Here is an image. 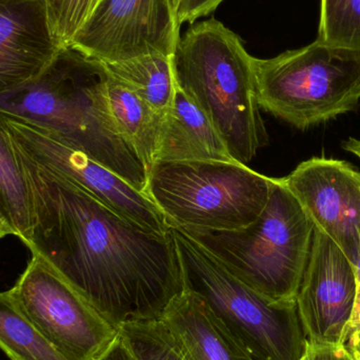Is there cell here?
Segmentation results:
<instances>
[{
	"label": "cell",
	"mask_w": 360,
	"mask_h": 360,
	"mask_svg": "<svg viewBox=\"0 0 360 360\" xmlns=\"http://www.w3.org/2000/svg\"><path fill=\"white\" fill-rule=\"evenodd\" d=\"M97 360H136L133 356L132 353L124 346L122 338H118L114 340L113 344L105 350V352L101 355Z\"/></svg>",
	"instance_id": "cell-25"
},
{
	"label": "cell",
	"mask_w": 360,
	"mask_h": 360,
	"mask_svg": "<svg viewBox=\"0 0 360 360\" xmlns=\"http://www.w3.org/2000/svg\"><path fill=\"white\" fill-rule=\"evenodd\" d=\"M0 349L11 360H68L21 312L8 292H0Z\"/></svg>",
	"instance_id": "cell-19"
},
{
	"label": "cell",
	"mask_w": 360,
	"mask_h": 360,
	"mask_svg": "<svg viewBox=\"0 0 360 360\" xmlns=\"http://www.w3.org/2000/svg\"><path fill=\"white\" fill-rule=\"evenodd\" d=\"M108 79L101 61L61 46L37 77L0 95V111L46 129L145 193L149 173L114 122Z\"/></svg>",
	"instance_id": "cell-2"
},
{
	"label": "cell",
	"mask_w": 360,
	"mask_h": 360,
	"mask_svg": "<svg viewBox=\"0 0 360 360\" xmlns=\"http://www.w3.org/2000/svg\"><path fill=\"white\" fill-rule=\"evenodd\" d=\"M0 216L14 236L29 245L32 207L29 188L12 141L0 116Z\"/></svg>",
	"instance_id": "cell-18"
},
{
	"label": "cell",
	"mask_w": 360,
	"mask_h": 360,
	"mask_svg": "<svg viewBox=\"0 0 360 360\" xmlns=\"http://www.w3.org/2000/svg\"><path fill=\"white\" fill-rule=\"evenodd\" d=\"M316 40L360 53V0H321Z\"/></svg>",
	"instance_id": "cell-21"
},
{
	"label": "cell",
	"mask_w": 360,
	"mask_h": 360,
	"mask_svg": "<svg viewBox=\"0 0 360 360\" xmlns=\"http://www.w3.org/2000/svg\"><path fill=\"white\" fill-rule=\"evenodd\" d=\"M307 360H356L344 345L309 344Z\"/></svg>",
	"instance_id": "cell-24"
},
{
	"label": "cell",
	"mask_w": 360,
	"mask_h": 360,
	"mask_svg": "<svg viewBox=\"0 0 360 360\" xmlns=\"http://www.w3.org/2000/svg\"><path fill=\"white\" fill-rule=\"evenodd\" d=\"M60 48L46 0H0V95L37 77Z\"/></svg>",
	"instance_id": "cell-13"
},
{
	"label": "cell",
	"mask_w": 360,
	"mask_h": 360,
	"mask_svg": "<svg viewBox=\"0 0 360 360\" xmlns=\"http://www.w3.org/2000/svg\"><path fill=\"white\" fill-rule=\"evenodd\" d=\"M353 356H354V357H355V359H356V360H360V356H359V355H353Z\"/></svg>",
	"instance_id": "cell-31"
},
{
	"label": "cell",
	"mask_w": 360,
	"mask_h": 360,
	"mask_svg": "<svg viewBox=\"0 0 360 360\" xmlns=\"http://www.w3.org/2000/svg\"><path fill=\"white\" fill-rule=\"evenodd\" d=\"M314 228L297 199L281 179H275L264 211L245 228L182 230L258 293L274 302H293L308 264Z\"/></svg>",
	"instance_id": "cell-5"
},
{
	"label": "cell",
	"mask_w": 360,
	"mask_h": 360,
	"mask_svg": "<svg viewBox=\"0 0 360 360\" xmlns=\"http://www.w3.org/2000/svg\"><path fill=\"white\" fill-rule=\"evenodd\" d=\"M354 269L344 252L314 228L308 264L298 289V312L312 345H345L356 304Z\"/></svg>",
	"instance_id": "cell-11"
},
{
	"label": "cell",
	"mask_w": 360,
	"mask_h": 360,
	"mask_svg": "<svg viewBox=\"0 0 360 360\" xmlns=\"http://www.w3.org/2000/svg\"><path fill=\"white\" fill-rule=\"evenodd\" d=\"M353 355L360 356V323L349 334L344 345Z\"/></svg>",
	"instance_id": "cell-27"
},
{
	"label": "cell",
	"mask_w": 360,
	"mask_h": 360,
	"mask_svg": "<svg viewBox=\"0 0 360 360\" xmlns=\"http://www.w3.org/2000/svg\"><path fill=\"white\" fill-rule=\"evenodd\" d=\"M8 235L14 234H13L12 229L6 224V220L0 216V239L4 238Z\"/></svg>",
	"instance_id": "cell-29"
},
{
	"label": "cell",
	"mask_w": 360,
	"mask_h": 360,
	"mask_svg": "<svg viewBox=\"0 0 360 360\" xmlns=\"http://www.w3.org/2000/svg\"><path fill=\"white\" fill-rule=\"evenodd\" d=\"M108 73L132 90L162 114L170 109L174 98L173 56L149 54L118 63H103Z\"/></svg>",
	"instance_id": "cell-17"
},
{
	"label": "cell",
	"mask_w": 360,
	"mask_h": 360,
	"mask_svg": "<svg viewBox=\"0 0 360 360\" xmlns=\"http://www.w3.org/2000/svg\"><path fill=\"white\" fill-rule=\"evenodd\" d=\"M8 293L68 360H97L118 338V330L35 254Z\"/></svg>",
	"instance_id": "cell-8"
},
{
	"label": "cell",
	"mask_w": 360,
	"mask_h": 360,
	"mask_svg": "<svg viewBox=\"0 0 360 360\" xmlns=\"http://www.w3.org/2000/svg\"><path fill=\"white\" fill-rule=\"evenodd\" d=\"M118 335L136 360H190L162 321L126 323Z\"/></svg>",
	"instance_id": "cell-20"
},
{
	"label": "cell",
	"mask_w": 360,
	"mask_h": 360,
	"mask_svg": "<svg viewBox=\"0 0 360 360\" xmlns=\"http://www.w3.org/2000/svg\"><path fill=\"white\" fill-rule=\"evenodd\" d=\"M353 269H354L355 278H356L357 297L356 304H355L354 315H353L352 323H351L350 330H349L348 335L360 323V248L359 257H357L356 262H355L354 266H353ZM347 338H348V336H347Z\"/></svg>",
	"instance_id": "cell-26"
},
{
	"label": "cell",
	"mask_w": 360,
	"mask_h": 360,
	"mask_svg": "<svg viewBox=\"0 0 360 360\" xmlns=\"http://www.w3.org/2000/svg\"><path fill=\"white\" fill-rule=\"evenodd\" d=\"M302 360H307V355L306 356L304 357V359H302Z\"/></svg>",
	"instance_id": "cell-32"
},
{
	"label": "cell",
	"mask_w": 360,
	"mask_h": 360,
	"mask_svg": "<svg viewBox=\"0 0 360 360\" xmlns=\"http://www.w3.org/2000/svg\"><path fill=\"white\" fill-rule=\"evenodd\" d=\"M260 109L300 130L354 111L360 53L315 40L273 58H252Z\"/></svg>",
	"instance_id": "cell-7"
},
{
	"label": "cell",
	"mask_w": 360,
	"mask_h": 360,
	"mask_svg": "<svg viewBox=\"0 0 360 360\" xmlns=\"http://www.w3.org/2000/svg\"><path fill=\"white\" fill-rule=\"evenodd\" d=\"M180 0H170L171 6H172L173 11H174L175 14H176L177 8H179ZM176 16V15H175Z\"/></svg>",
	"instance_id": "cell-30"
},
{
	"label": "cell",
	"mask_w": 360,
	"mask_h": 360,
	"mask_svg": "<svg viewBox=\"0 0 360 360\" xmlns=\"http://www.w3.org/2000/svg\"><path fill=\"white\" fill-rule=\"evenodd\" d=\"M184 289L202 300L216 323L252 360H302L309 340L297 302H274L231 274L182 229L170 226Z\"/></svg>",
	"instance_id": "cell-4"
},
{
	"label": "cell",
	"mask_w": 360,
	"mask_h": 360,
	"mask_svg": "<svg viewBox=\"0 0 360 360\" xmlns=\"http://www.w3.org/2000/svg\"><path fill=\"white\" fill-rule=\"evenodd\" d=\"M99 0H46V12L59 46L71 44Z\"/></svg>",
	"instance_id": "cell-22"
},
{
	"label": "cell",
	"mask_w": 360,
	"mask_h": 360,
	"mask_svg": "<svg viewBox=\"0 0 360 360\" xmlns=\"http://www.w3.org/2000/svg\"><path fill=\"white\" fill-rule=\"evenodd\" d=\"M224 0H180L176 10V20L179 27L188 22L193 25L197 19L207 16L216 10Z\"/></svg>",
	"instance_id": "cell-23"
},
{
	"label": "cell",
	"mask_w": 360,
	"mask_h": 360,
	"mask_svg": "<svg viewBox=\"0 0 360 360\" xmlns=\"http://www.w3.org/2000/svg\"><path fill=\"white\" fill-rule=\"evenodd\" d=\"M274 184L238 162H155L145 194L170 226L235 231L257 219Z\"/></svg>",
	"instance_id": "cell-6"
},
{
	"label": "cell",
	"mask_w": 360,
	"mask_h": 360,
	"mask_svg": "<svg viewBox=\"0 0 360 360\" xmlns=\"http://www.w3.org/2000/svg\"><path fill=\"white\" fill-rule=\"evenodd\" d=\"M107 90L110 111L120 135L136 152L149 173L155 162L156 148L165 114L154 110L110 74Z\"/></svg>",
	"instance_id": "cell-16"
},
{
	"label": "cell",
	"mask_w": 360,
	"mask_h": 360,
	"mask_svg": "<svg viewBox=\"0 0 360 360\" xmlns=\"http://www.w3.org/2000/svg\"><path fill=\"white\" fill-rule=\"evenodd\" d=\"M160 321L190 360H252L219 327L199 296L184 290Z\"/></svg>",
	"instance_id": "cell-15"
},
{
	"label": "cell",
	"mask_w": 360,
	"mask_h": 360,
	"mask_svg": "<svg viewBox=\"0 0 360 360\" xmlns=\"http://www.w3.org/2000/svg\"><path fill=\"white\" fill-rule=\"evenodd\" d=\"M252 58L241 38L215 18L191 25L173 55L177 86L211 120L231 156L243 165L269 141Z\"/></svg>",
	"instance_id": "cell-3"
},
{
	"label": "cell",
	"mask_w": 360,
	"mask_h": 360,
	"mask_svg": "<svg viewBox=\"0 0 360 360\" xmlns=\"http://www.w3.org/2000/svg\"><path fill=\"white\" fill-rule=\"evenodd\" d=\"M314 226L354 266L360 248V172L342 160L313 158L281 179Z\"/></svg>",
	"instance_id": "cell-12"
},
{
	"label": "cell",
	"mask_w": 360,
	"mask_h": 360,
	"mask_svg": "<svg viewBox=\"0 0 360 360\" xmlns=\"http://www.w3.org/2000/svg\"><path fill=\"white\" fill-rule=\"evenodd\" d=\"M179 39L170 0H99L71 46L101 63H118L158 53L173 56Z\"/></svg>",
	"instance_id": "cell-10"
},
{
	"label": "cell",
	"mask_w": 360,
	"mask_h": 360,
	"mask_svg": "<svg viewBox=\"0 0 360 360\" xmlns=\"http://www.w3.org/2000/svg\"><path fill=\"white\" fill-rule=\"evenodd\" d=\"M13 146L31 199L32 254L116 329L160 321L186 290L170 230L158 234L129 221Z\"/></svg>",
	"instance_id": "cell-1"
},
{
	"label": "cell",
	"mask_w": 360,
	"mask_h": 360,
	"mask_svg": "<svg viewBox=\"0 0 360 360\" xmlns=\"http://www.w3.org/2000/svg\"><path fill=\"white\" fill-rule=\"evenodd\" d=\"M344 149L354 154L360 160V139H350L344 143Z\"/></svg>",
	"instance_id": "cell-28"
},
{
	"label": "cell",
	"mask_w": 360,
	"mask_h": 360,
	"mask_svg": "<svg viewBox=\"0 0 360 360\" xmlns=\"http://www.w3.org/2000/svg\"><path fill=\"white\" fill-rule=\"evenodd\" d=\"M0 116L11 141L38 164L60 173L129 221L158 234L169 232L166 216L147 194L46 129L8 112L0 111Z\"/></svg>",
	"instance_id": "cell-9"
},
{
	"label": "cell",
	"mask_w": 360,
	"mask_h": 360,
	"mask_svg": "<svg viewBox=\"0 0 360 360\" xmlns=\"http://www.w3.org/2000/svg\"><path fill=\"white\" fill-rule=\"evenodd\" d=\"M209 160L236 162L211 120L176 84L172 105L162 118L154 164Z\"/></svg>",
	"instance_id": "cell-14"
}]
</instances>
